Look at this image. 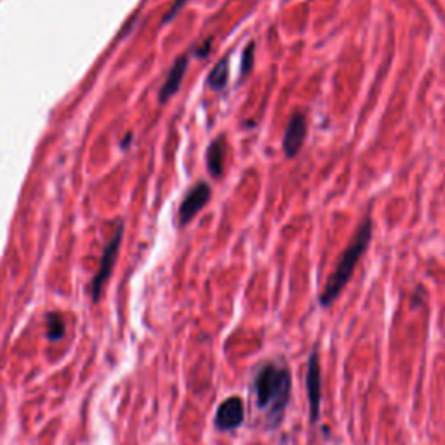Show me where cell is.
Segmentation results:
<instances>
[{"label": "cell", "instance_id": "6da1fadb", "mask_svg": "<svg viewBox=\"0 0 445 445\" xmlns=\"http://www.w3.org/2000/svg\"><path fill=\"white\" fill-rule=\"evenodd\" d=\"M250 391L254 395V406L263 417L264 428L268 432L279 429L286 420L293 396V372L287 362H261L252 374Z\"/></svg>", "mask_w": 445, "mask_h": 445}, {"label": "cell", "instance_id": "7a4b0ae2", "mask_svg": "<svg viewBox=\"0 0 445 445\" xmlns=\"http://www.w3.org/2000/svg\"><path fill=\"white\" fill-rule=\"evenodd\" d=\"M372 238V219L371 216L364 219L360 223V226L357 228V233L351 238L350 245L345 249V252L341 254L338 261V267L334 268V272L331 273V276L325 282L324 291L320 293L319 303L322 308H329V306L334 305L338 301V298L341 296V293L345 291L348 282L353 276L355 268H357L358 261L364 256L365 250H367L369 244H371Z\"/></svg>", "mask_w": 445, "mask_h": 445}, {"label": "cell", "instance_id": "3957f363", "mask_svg": "<svg viewBox=\"0 0 445 445\" xmlns=\"http://www.w3.org/2000/svg\"><path fill=\"white\" fill-rule=\"evenodd\" d=\"M306 395H308L310 406V422L315 428L320 421L322 410V369L319 350H313L308 357V367H306Z\"/></svg>", "mask_w": 445, "mask_h": 445}, {"label": "cell", "instance_id": "277c9868", "mask_svg": "<svg viewBox=\"0 0 445 445\" xmlns=\"http://www.w3.org/2000/svg\"><path fill=\"white\" fill-rule=\"evenodd\" d=\"M245 421L244 400L238 395H231L219 403L214 416V428L221 433H231L240 428Z\"/></svg>", "mask_w": 445, "mask_h": 445}, {"label": "cell", "instance_id": "5b68a950", "mask_svg": "<svg viewBox=\"0 0 445 445\" xmlns=\"http://www.w3.org/2000/svg\"><path fill=\"white\" fill-rule=\"evenodd\" d=\"M121 237H122V230L118 228L115 237L111 238V242L106 245V249H104L103 257H101L99 270L98 273H96L95 280H92V301H98L101 293H103L104 284H106L108 276H110L111 270H114L115 257H117V252H118V244H121Z\"/></svg>", "mask_w": 445, "mask_h": 445}, {"label": "cell", "instance_id": "8992f818", "mask_svg": "<svg viewBox=\"0 0 445 445\" xmlns=\"http://www.w3.org/2000/svg\"><path fill=\"white\" fill-rule=\"evenodd\" d=\"M211 198V188L207 183H198L188 192V195L183 200L179 207V223L186 224L192 221L193 218L205 207V204Z\"/></svg>", "mask_w": 445, "mask_h": 445}, {"label": "cell", "instance_id": "52a82bcc", "mask_svg": "<svg viewBox=\"0 0 445 445\" xmlns=\"http://www.w3.org/2000/svg\"><path fill=\"white\" fill-rule=\"evenodd\" d=\"M306 138V118L303 114H294L284 134V152L289 159L296 157Z\"/></svg>", "mask_w": 445, "mask_h": 445}, {"label": "cell", "instance_id": "ba28073f", "mask_svg": "<svg viewBox=\"0 0 445 445\" xmlns=\"http://www.w3.org/2000/svg\"><path fill=\"white\" fill-rule=\"evenodd\" d=\"M186 68H188V58L183 56V58H179L178 61L174 63L169 75H167L166 84L162 85V91H160V101H167L178 92L179 85H181L183 82V77H185L186 73Z\"/></svg>", "mask_w": 445, "mask_h": 445}, {"label": "cell", "instance_id": "9c48e42d", "mask_svg": "<svg viewBox=\"0 0 445 445\" xmlns=\"http://www.w3.org/2000/svg\"><path fill=\"white\" fill-rule=\"evenodd\" d=\"M224 155H226V143H224L223 138H218V140L212 141L207 150V167L209 173L214 178H221Z\"/></svg>", "mask_w": 445, "mask_h": 445}, {"label": "cell", "instance_id": "30bf717a", "mask_svg": "<svg viewBox=\"0 0 445 445\" xmlns=\"http://www.w3.org/2000/svg\"><path fill=\"white\" fill-rule=\"evenodd\" d=\"M228 84V58H223L209 75V85L214 91H223Z\"/></svg>", "mask_w": 445, "mask_h": 445}, {"label": "cell", "instance_id": "8fae6325", "mask_svg": "<svg viewBox=\"0 0 445 445\" xmlns=\"http://www.w3.org/2000/svg\"><path fill=\"white\" fill-rule=\"evenodd\" d=\"M46 319H47V338H49L51 341H59L66 332L65 322H63L61 317L56 315V313H49Z\"/></svg>", "mask_w": 445, "mask_h": 445}, {"label": "cell", "instance_id": "7c38bea8", "mask_svg": "<svg viewBox=\"0 0 445 445\" xmlns=\"http://www.w3.org/2000/svg\"><path fill=\"white\" fill-rule=\"evenodd\" d=\"M252 58H254V44H249L248 49L244 52V59H242V75H248L252 68Z\"/></svg>", "mask_w": 445, "mask_h": 445}, {"label": "cell", "instance_id": "4fadbf2b", "mask_svg": "<svg viewBox=\"0 0 445 445\" xmlns=\"http://www.w3.org/2000/svg\"><path fill=\"white\" fill-rule=\"evenodd\" d=\"M256 445H257V444H256Z\"/></svg>", "mask_w": 445, "mask_h": 445}]
</instances>
